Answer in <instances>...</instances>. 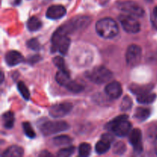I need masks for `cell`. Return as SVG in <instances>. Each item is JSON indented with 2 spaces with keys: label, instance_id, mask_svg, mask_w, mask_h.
<instances>
[{
  "label": "cell",
  "instance_id": "obj_27",
  "mask_svg": "<svg viewBox=\"0 0 157 157\" xmlns=\"http://www.w3.org/2000/svg\"><path fill=\"white\" fill-rule=\"evenodd\" d=\"M22 127H23V130H24L25 134L28 137L30 138V139H33V138L35 137L36 135H35V131H34L32 125H31L29 122L23 123Z\"/></svg>",
  "mask_w": 157,
  "mask_h": 157
},
{
  "label": "cell",
  "instance_id": "obj_3",
  "mask_svg": "<svg viewBox=\"0 0 157 157\" xmlns=\"http://www.w3.org/2000/svg\"><path fill=\"white\" fill-rule=\"evenodd\" d=\"M85 76L94 84H102L109 82L112 79L113 73L104 66H98L87 71Z\"/></svg>",
  "mask_w": 157,
  "mask_h": 157
},
{
  "label": "cell",
  "instance_id": "obj_6",
  "mask_svg": "<svg viewBox=\"0 0 157 157\" xmlns=\"http://www.w3.org/2000/svg\"><path fill=\"white\" fill-rule=\"evenodd\" d=\"M119 20L123 29L128 33L135 34L140 31V25L134 16L130 15H120Z\"/></svg>",
  "mask_w": 157,
  "mask_h": 157
},
{
  "label": "cell",
  "instance_id": "obj_35",
  "mask_svg": "<svg viewBox=\"0 0 157 157\" xmlns=\"http://www.w3.org/2000/svg\"><path fill=\"white\" fill-rule=\"evenodd\" d=\"M153 17H154L155 19H157V6L153 9Z\"/></svg>",
  "mask_w": 157,
  "mask_h": 157
},
{
  "label": "cell",
  "instance_id": "obj_17",
  "mask_svg": "<svg viewBox=\"0 0 157 157\" xmlns=\"http://www.w3.org/2000/svg\"><path fill=\"white\" fill-rule=\"evenodd\" d=\"M110 145H111V143L104 139H101V140L97 143L96 146H95V150L98 154H104L110 150Z\"/></svg>",
  "mask_w": 157,
  "mask_h": 157
},
{
  "label": "cell",
  "instance_id": "obj_12",
  "mask_svg": "<svg viewBox=\"0 0 157 157\" xmlns=\"http://www.w3.org/2000/svg\"><path fill=\"white\" fill-rule=\"evenodd\" d=\"M5 60L9 66H15L22 63L25 61V58L20 52L17 51H10L6 53Z\"/></svg>",
  "mask_w": 157,
  "mask_h": 157
},
{
  "label": "cell",
  "instance_id": "obj_20",
  "mask_svg": "<svg viewBox=\"0 0 157 157\" xmlns=\"http://www.w3.org/2000/svg\"><path fill=\"white\" fill-rule=\"evenodd\" d=\"M54 145L57 146V147H61V146H65V145H70L72 143V139L68 136L66 135H61V136H55L52 140Z\"/></svg>",
  "mask_w": 157,
  "mask_h": 157
},
{
  "label": "cell",
  "instance_id": "obj_14",
  "mask_svg": "<svg viewBox=\"0 0 157 157\" xmlns=\"http://www.w3.org/2000/svg\"><path fill=\"white\" fill-rule=\"evenodd\" d=\"M24 154V150L18 146H12L6 149L2 156L5 157H20Z\"/></svg>",
  "mask_w": 157,
  "mask_h": 157
},
{
  "label": "cell",
  "instance_id": "obj_23",
  "mask_svg": "<svg viewBox=\"0 0 157 157\" xmlns=\"http://www.w3.org/2000/svg\"><path fill=\"white\" fill-rule=\"evenodd\" d=\"M65 87L69 90V91L75 94L80 93V92L83 91L84 89V86L81 85V84H78L76 81H72V80L67 84V85Z\"/></svg>",
  "mask_w": 157,
  "mask_h": 157
},
{
  "label": "cell",
  "instance_id": "obj_2",
  "mask_svg": "<svg viewBox=\"0 0 157 157\" xmlns=\"http://www.w3.org/2000/svg\"><path fill=\"white\" fill-rule=\"evenodd\" d=\"M96 32L102 38L110 39L118 35L119 29L114 20L110 18H104L96 23Z\"/></svg>",
  "mask_w": 157,
  "mask_h": 157
},
{
  "label": "cell",
  "instance_id": "obj_8",
  "mask_svg": "<svg viewBox=\"0 0 157 157\" xmlns=\"http://www.w3.org/2000/svg\"><path fill=\"white\" fill-rule=\"evenodd\" d=\"M142 56V50L136 44L129 46L126 52V61L130 66H136L140 61Z\"/></svg>",
  "mask_w": 157,
  "mask_h": 157
},
{
  "label": "cell",
  "instance_id": "obj_31",
  "mask_svg": "<svg viewBox=\"0 0 157 157\" xmlns=\"http://www.w3.org/2000/svg\"><path fill=\"white\" fill-rule=\"evenodd\" d=\"M126 151V146L124 143L118 142L114 145L113 149V152L115 154L122 155L123 153H125Z\"/></svg>",
  "mask_w": 157,
  "mask_h": 157
},
{
  "label": "cell",
  "instance_id": "obj_30",
  "mask_svg": "<svg viewBox=\"0 0 157 157\" xmlns=\"http://www.w3.org/2000/svg\"><path fill=\"white\" fill-rule=\"evenodd\" d=\"M27 46L29 48L35 51V52H38L41 49V44L36 38H32V39L29 40L27 42Z\"/></svg>",
  "mask_w": 157,
  "mask_h": 157
},
{
  "label": "cell",
  "instance_id": "obj_29",
  "mask_svg": "<svg viewBox=\"0 0 157 157\" xmlns=\"http://www.w3.org/2000/svg\"><path fill=\"white\" fill-rule=\"evenodd\" d=\"M75 151V147H66V148L61 149V150H59V151H58V153H57V156H61V157L70 156H71V155L74 154Z\"/></svg>",
  "mask_w": 157,
  "mask_h": 157
},
{
  "label": "cell",
  "instance_id": "obj_15",
  "mask_svg": "<svg viewBox=\"0 0 157 157\" xmlns=\"http://www.w3.org/2000/svg\"><path fill=\"white\" fill-rule=\"evenodd\" d=\"M55 80L58 82V84L59 85L63 86V87H65L67 85L69 82L71 81L70 78V75H69V72L63 71H60L56 73L55 75Z\"/></svg>",
  "mask_w": 157,
  "mask_h": 157
},
{
  "label": "cell",
  "instance_id": "obj_16",
  "mask_svg": "<svg viewBox=\"0 0 157 157\" xmlns=\"http://www.w3.org/2000/svg\"><path fill=\"white\" fill-rule=\"evenodd\" d=\"M42 26L41 20L35 16H32L28 20L27 28L30 32H36L39 30Z\"/></svg>",
  "mask_w": 157,
  "mask_h": 157
},
{
  "label": "cell",
  "instance_id": "obj_37",
  "mask_svg": "<svg viewBox=\"0 0 157 157\" xmlns=\"http://www.w3.org/2000/svg\"><path fill=\"white\" fill-rule=\"evenodd\" d=\"M3 80H4V74L2 71V77H1V83L3 82Z\"/></svg>",
  "mask_w": 157,
  "mask_h": 157
},
{
  "label": "cell",
  "instance_id": "obj_34",
  "mask_svg": "<svg viewBox=\"0 0 157 157\" xmlns=\"http://www.w3.org/2000/svg\"><path fill=\"white\" fill-rule=\"evenodd\" d=\"M39 156H52V154H51V153H49L48 152H47V151H43L42 153H41V154L39 155Z\"/></svg>",
  "mask_w": 157,
  "mask_h": 157
},
{
  "label": "cell",
  "instance_id": "obj_4",
  "mask_svg": "<svg viewBox=\"0 0 157 157\" xmlns=\"http://www.w3.org/2000/svg\"><path fill=\"white\" fill-rule=\"evenodd\" d=\"M39 129L43 135L50 136L68 130L69 125L64 121H46L40 126Z\"/></svg>",
  "mask_w": 157,
  "mask_h": 157
},
{
  "label": "cell",
  "instance_id": "obj_28",
  "mask_svg": "<svg viewBox=\"0 0 157 157\" xmlns=\"http://www.w3.org/2000/svg\"><path fill=\"white\" fill-rule=\"evenodd\" d=\"M53 63L55 64V65L59 69L60 71H67V68L65 67V62H64V60L62 57L61 56H57L55 58H53Z\"/></svg>",
  "mask_w": 157,
  "mask_h": 157
},
{
  "label": "cell",
  "instance_id": "obj_24",
  "mask_svg": "<svg viewBox=\"0 0 157 157\" xmlns=\"http://www.w3.org/2000/svg\"><path fill=\"white\" fill-rule=\"evenodd\" d=\"M17 87H18V90L19 91V93L21 94V95L22 96V98H24L26 101H29L30 99V92H29V88L27 87V86L25 84L24 82L22 81H18V84H17Z\"/></svg>",
  "mask_w": 157,
  "mask_h": 157
},
{
  "label": "cell",
  "instance_id": "obj_26",
  "mask_svg": "<svg viewBox=\"0 0 157 157\" xmlns=\"http://www.w3.org/2000/svg\"><path fill=\"white\" fill-rule=\"evenodd\" d=\"M132 106H133V101H132L131 98L128 96H125L123 98V101L120 107H121V110L122 111H127V110L131 109Z\"/></svg>",
  "mask_w": 157,
  "mask_h": 157
},
{
  "label": "cell",
  "instance_id": "obj_7",
  "mask_svg": "<svg viewBox=\"0 0 157 157\" xmlns=\"http://www.w3.org/2000/svg\"><path fill=\"white\" fill-rule=\"evenodd\" d=\"M73 108L72 104L69 102L60 103L55 104L49 109V114L53 118H61L66 116L71 111Z\"/></svg>",
  "mask_w": 157,
  "mask_h": 157
},
{
  "label": "cell",
  "instance_id": "obj_1",
  "mask_svg": "<svg viewBox=\"0 0 157 157\" xmlns=\"http://www.w3.org/2000/svg\"><path fill=\"white\" fill-rule=\"evenodd\" d=\"M127 119V115H121L110 121L106 126V128L120 137L126 136L129 134L132 127L131 123Z\"/></svg>",
  "mask_w": 157,
  "mask_h": 157
},
{
  "label": "cell",
  "instance_id": "obj_22",
  "mask_svg": "<svg viewBox=\"0 0 157 157\" xmlns=\"http://www.w3.org/2000/svg\"><path fill=\"white\" fill-rule=\"evenodd\" d=\"M153 86L152 85H144V86H140V85H135L133 84L130 87V90L132 93L136 94V95H140L144 94L149 93L151 90Z\"/></svg>",
  "mask_w": 157,
  "mask_h": 157
},
{
  "label": "cell",
  "instance_id": "obj_11",
  "mask_svg": "<svg viewBox=\"0 0 157 157\" xmlns=\"http://www.w3.org/2000/svg\"><path fill=\"white\" fill-rule=\"evenodd\" d=\"M105 92L107 96L112 99H118L123 94L121 84L117 81H112L107 84L105 87Z\"/></svg>",
  "mask_w": 157,
  "mask_h": 157
},
{
  "label": "cell",
  "instance_id": "obj_13",
  "mask_svg": "<svg viewBox=\"0 0 157 157\" xmlns=\"http://www.w3.org/2000/svg\"><path fill=\"white\" fill-rule=\"evenodd\" d=\"M75 60H76V62L81 66H85L90 64L91 61H93V55L87 49L80 50V52L76 54Z\"/></svg>",
  "mask_w": 157,
  "mask_h": 157
},
{
  "label": "cell",
  "instance_id": "obj_25",
  "mask_svg": "<svg viewBox=\"0 0 157 157\" xmlns=\"http://www.w3.org/2000/svg\"><path fill=\"white\" fill-rule=\"evenodd\" d=\"M78 152H79V155L81 156H88L90 154V152H91V147H90V145L89 144L83 143V144H81L79 146Z\"/></svg>",
  "mask_w": 157,
  "mask_h": 157
},
{
  "label": "cell",
  "instance_id": "obj_33",
  "mask_svg": "<svg viewBox=\"0 0 157 157\" xmlns=\"http://www.w3.org/2000/svg\"><path fill=\"white\" fill-rule=\"evenodd\" d=\"M41 57H40L39 55H35V56L31 57V58L29 59V61L30 63H32V64H34V63L38 62V61H40V60H41Z\"/></svg>",
  "mask_w": 157,
  "mask_h": 157
},
{
  "label": "cell",
  "instance_id": "obj_9",
  "mask_svg": "<svg viewBox=\"0 0 157 157\" xmlns=\"http://www.w3.org/2000/svg\"><path fill=\"white\" fill-rule=\"evenodd\" d=\"M129 142L133 146L134 151L136 153H142V132L140 129H134L130 132V136H129Z\"/></svg>",
  "mask_w": 157,
  "mask_h": 157
},
{
  "label": "cell",
  "instance_id": "obj_19",
  "mask_svg": "<svg viewBox=\"0 0 157 157\" xmlns=\"http://www.w3.org/2000/svg\"><path fill=\"white\" fill-rule=\"evenodd\" d=\"M156 95L155 94H150L149 93L144 94L138 95L136 101L140 104H152L153 101L156 100Z\"/></svg>",
  "mask_w": 157,
  "mask_h": 157
},
{
  "label": "cell",
  "instance_id": "obj_36",
  "mask_svg": "<svg viewBox=\"0 0 157 157\" xmlns=\"http://www.w3.org/2000/svg\"><path fill=\"white\" fill-rule=\"evenodd\" d=\"M21 0H13L12 3H13V5H19L21 3Z\"/></svg>",
  "mask_w": 157,
  "mask_h": 157
},
{
  "label": "cell",
  "instance_id": "obj_5",
  "mask_svg": "<svg viewBox=\"0 0 157 157\" xmlns=\"http://www.w3.org/2000/svg\"><path fill=\"white\" fill-rule=\"evenodd\" d=\"M117 7L123 12L134 17H143L144 10L137 3L133 1H124L117 3Z\"/></svg>",
  "mask_w": 157,
  "mask_h": 157
},
{
  "label": "cell",
  "instance_id": "obj_10",
  "mask_svg": "<svg viewBox=\"0 0 157 157\" xmlns=\"http://www.w3.org/2000/svg\"><path fill=\"white\" fill-rule=\"evenodd\" d=\"M65 15L66 9L61 5H54L50 6L46 12V17L52 20L59 19Z\"/></svg>",
  "mask_w": 157,
  "mask_h": 157
},
{
  "label": "cell",
  "instance_id": "obj_18",
  "mask_svg": "<svg viewBox=\"0 0 157 157\" xmlns=\"http://www.w3.org/2000/svg\"><path fill=\"white\" fill-rule=\"evenodd\" d=\"M14 123H15V116L12 112L8 111L2 115V124L5 128H12Z\"/></svg>",
  "mask_w": 157,
  "mask_h": 157
},
{
  "label": "cell",
  "instance_id": "obj_38",
  "mask_svg": "<svg viewBox=\"0 0 157 157\" xmlns=\"http://www.w3.org/2000/svg\"><path fill=\"white\" fill-rule=\"evenodd\" d=\"M156 153L157 154V140L156 141Z\"/></svg>",
  "mask_w": 157,
  "mask_h": 157
},
{
  "label": "cell",
  "instance_id": "obj_32",
  "mask_svg": "<svg viewBox=\"0 0 157 157\" xmlns=\"http://www.w3.org/2000/svg\"><path fill=\"white\" fill-rule=\"evenodd\" d=\"M101 139H104V140H105L112 143L113 141V140H114V138H113V136H112L110 133H106V134L103 135L102 137H101Z\"/></svg>",
  "mask_w": 157,
  "mask_h": 157
},
{
  "label": "cell",
  "instance_id": "obj_21",
  "mask_svg": "<svg viewBox=\"0 0 157 157\" xmlns=\"http://www.w3.org/2000/svg\"><path fill=\"white\" fill-rule=\"evenodd\" d=\"M151 111L150 109L144 108V107H138L135 111L134 117L140 121H144L150 117Z\"/></svg>",
  "mask_w": 157,
  "mask_h": 157
}]
</instances>
